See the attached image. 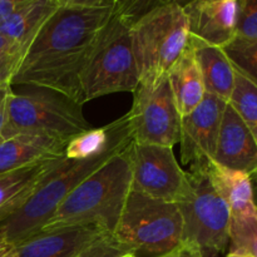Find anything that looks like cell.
<instances>
[{"mask_svg": "<svg viewBox=\"0 0 257 257\" xmlns=\"http://www.w3.org/2000/svg\"><path fill=\"white\" fill-rule=\"evenodd\" d=\"M190 33L183 5L162 3L137 18L132 43L140 84L152 85L167 77L188 45Z\"/></svg>", "mask_w": 257, "mask_h": 257, "instance_id": "5", "label": "cell"}, {"mask_svg": "<svg viewBox=\"0 0 257 257\" xmlns=\"http://www.w3.org/2000/svg\"><path fill=\"white\" fill-rule=\"evenodd\" d=\"M182 233L183 220L177 203L131 191L112 235L133 255L157 257L180 246Z\"/></svg>", "mask_w": 257, "mask_h": 257, "instance_id": "7", "label": "cell"}, {"mask_svg": "<svg viewBox=\"0 0 257 257\" xmlns=\"http://www.w3.org/2000/svg\"><path fill=\"white\" fill-rule=\"evenodd\" d=\"M12 85L4 84L0 85V137L4 131L5 124L8 119V105H9V99L13 94Z\"/></svg>", "mask_w": 257, "mask_h": 257, "instance_id": "27", "label": "cell"}, {"mask_svg": "<svg viewBox=\"0 0 257 257\" xmlns=\"http://www.w3.org/2000/svg\"><path fill=\"white\" fill-rule=\"evenodd\" d=\"M97 225L40 230L18 243L19 257H74L95 240L107 235Z\"/></svg>", "mask_w": 257, "mask_h": 257, "instance_id": "14", "label": "cell"}, {"mask_svg": "<svg viewBox=\"0 0 257 257\" xmlns=\"http://www.w3.org/2000/svg\"><path fill=\"white\" fill-rule=\"evenodd\" d=\"M137 7L136 2L117 0L80 75L83 104L112 93H133L140 85L132 43L133 23L140 18Z\"/></svg>", "mask_w": 257, "mask_h": 257, "instance_id": "3", "label": "cell"}, {"mask_svg": "<svg viewBox=\"0 0 257 257\" xmlns=\"http://www.w3.org/2000/svg\"><path fill=\"white\" fill-rule=\"evenodd\" d=\"M181 117L192 112L206 94L201 70L190 44L167 74Z\"/></svg>", "mask_w": 257, "mask_h": 257, "instance_id": "18", "label": "cell"}, {"mask_svg": "<svg viewBox=\"0 0 257 257\" xmlns=\"http://www.w3.org/2000/svg\"><path fill=\"white\" fill-rule=\"evenodd\" d=\"M68 142L38 135H17L0 143V175L65 157Z\"/></svg>", "mask_w": 257, "mask_h": 257, "instance_id": "15", "label": "cell"}, {"mask_svg": "<svg viewBox=\"0 0 257 257\" xmlns=\"http://www.w3.org/2000/svg\"><path fill=\"white\" fill-rule=\"evenodd\" d=\"M62 160L44 161L28 167L2 173L0 175V220L17 210L39 185L40 181Z\"/></svg>", "mask_w": 257, "mask_h": 257, "instance_id": "20", "label": "cell"}, {"mask_svg": "<svg viewBox=\"0 0 257 257\" xmlns=\"http://www.w3.org/2000/svg\"><path fill=\"white\" fill-rule=\"evenodd\" d=\"M131 191L155 200L177 203L190 187L187 172L181 168L172 148L132 143Z\"/></svg>", "mask_w": 257, "mask_h": 257, "instance_id": "10", "label": "cell"}, {"mask_svg": "<svg viewBox=\"0 0 257 257\" xmlns=\"http://www.w3.org/2000/svg\"><path fill=\"white\" fill-rule=\"evenodd\" d=\"M123 257H137L136 255H133V253H127V255L125 256H123Z\"/></svg>", "mask_w": 257, "mask_h": 257, "instance_id": "32", "label": "cell"}, {"mask_svg": "<svg viewBox=\"0 0 257 257\" xmlns=\"http://www.w3.org/2000/svg\"><path fill=\"white\" fill-rule=\"evenodd\" d=\"M127 253H131L130 250L118 242L114 236L107 233L83 248L74 257H123Z\"/></svg>", "mask_w": 257, "mask_h": 257, "instance_id": "26", "label": "cell"}, {"mask_svg": "<svg viewBox=\"0 0 257 257\" xmlns=\"http://www.w3.org/2000/svg\"><path fill=\"white\" fill-rule=\"evenodd\" d=\"M24 0H0V23L13 14Z\"/></svg>", "mask_w": 257, "mask_h": 257, "instance_id": "29", "label": "cell"}, {"mask_svg": "<svg viewBox=\"0 0 257 257\" xmlns=\"http://www.w3.org/2000/svg\"><path fill=\"white\" fill-rule=\"evenodd\" d=\"M201 70L205 90L228 103L235 85V67L222 48L207 44L195 37L188 39Z\"/></svg>", "mask_w": 257, "mask_h": 257, "instance_id": "16", "label": "cell"}, {"mask_svg": "<svg viewBox=\"0 0 257 257\" xmlns=\"http://www.w3.org/2000/svg\"><path fill=\"white\" fill-rule=\"evenodd\" d=\"M228 104L236 110L257 142V84L235 68V85Z\"/></svg>", "mask_w": 257, "mask_h": 257, "instance_id": "21", "label": "cell"}, {"mask_svg": "<svg viewBox=\"0 0 257 257\" xmlns=\"http://www.w3.org/2000/svg\"><path fill=\"white\" fill-rule=\"evenodd\" d=\"M228 251L257 257V206L245 213L231 216Z\"/></svg>", "mask_w": 257, "mask_h": 257, "instance_id": "22", "label": "cell"}, {"mask_svg": "<svg viewBox=\"0 0 257 257\" xmlns=\"http://www.w3.org/2000/svg\"><path fill=\"white\" fill-rule=\"evenodd\" d=\"M132 143L85 177L40 230L97 225L112 235L132 186Z\"/></svg>", "mask_w": 257, "mask_h": 257, "instance_id": "2", "label": "cell"}, {"mask_svg": "<svg viewBox=\"0 0 257 257\" xmlns=\"http://www.w3.org/2000/svg\"><path fill=\"white\" fill-rule=\"evenodd\" d=\"M183 10L191 37L220 48L235 38L236 0H196L183 5Z\"/></svg>", "mask_w": 257, "mask_h": 257, "instance_id": "12", "label": "cell"}, {"mask_svg": "<svg viewBox=\"0 0 257 257\" xmlns=\"http://www.w3.org/2000/svg\"><path fill=\"white\" fill-rule=\"evenodd\" d=\"M32 88L10 97L3 140L17 135H38L69 142L75 136L92 130L80 103L55 90Z\"/></svg>", "mask_w": 257, "mask_h": 257, "instance_id": "6", "label": "cell"}, {"mask_svg": "<svg viewBox=\"0 0 257 257\" xmlns=\"http://www.w3.org/2000/svg\"><path fill=\"white\" fill-rule=\"evenodd\" d=\"M226 257H252L250 255H246V253H241V252H228Z\"/></svg>", "mask_w": 257, "mask_h": 257, "instance_id": "31", "label": "cell"}, {"mask_svg": "<svg viewBox=\"0 0 257 257\" xmlns=\"http://www.w3.org/2000/svg\"><path fill=\"white\" fill-rule=\"evenodd\" d=\"M190 187L177 202L183 220L182 242L203 257H218L230 243L231 211L217 195L201 166L188 168Z\"/></svg>", "mask_w": 257, "mask_h": 257, "instance_id": "8", "label": "cell"}, {"mask_svg": "<svg viewBox=\"0 0 257 257\" xmlns=\"http://www.w3.org/2000/svg\"><path fill=\"white\" fill-rule=\"evenodd\" d=\"M198 166L203 168L213 190L227 203L231 216L241 215L255 207L251 176L222 167L213 161H206Z\"/></svg>", "mask_w": 257, "mask_h": 257, "instance_id": "17", "label": "cell"}, {"mask_svg": "<svg viewBox=\"0 0 257 257\" xmlns=\"http://www.w3.org/2000/svg\"><path fill=\"white\" fill-rule=\"evenodd\" d=\"M213 162L230 170L257 176V142L240 115L226 104Z\"/></svg>", "mask_w": 257, "mask_h": 257, "instance_id": "13", "label": "cell"}, {"mask_svg": "<svg viewBox=\"0 0 257 257\" xmlns=\"http://www.w3.org/2000/svg\"><path fill=\"white\" fill-rule=\"evenodd\" d=\"M133 142L171 147L180 143L181 114L168 78L152 85L140 84L133 92L130 112Z\"/></svg>", "mask_w": 257, "mask_h": 257, "instance_id": "9", "label": "cell"}, {"mask_svg": "<svg viewBox=\"0 0 257 257\" xmlns=\"http://www.w3.org/2000/svg\"><path fill=\"white\" fill-rule=\"evenodd\" d=\"M0 257H19L15 246H0Z\"/></svg>", "mask_w": 257, "mask_h": 257, "instance_id": "30", "label": "cell"}, {"mask_svg": "<svg viewBox=\"0 0 257 257\" xmlns=\"http://www.w3.org/2000/svg\"><path fill=\"white\" fill-rule=\"evenodd\" d=\"M235 38L245 42H257V0L237 2Z\"/></svg>", "mask_w": 257, "mask_h": 257, "instance_id": "25", "label": "cell"}, {"mask_svg": "<svg viewBox=\"0 0 257 257\" xmlns=\"http://www.w3.org/2000/svg\"><path fill=\"white\" fill-rule=\"evenodd\" d=\"M226 104L206 93L202 102L181 118V161L188 168L213 161Z\"/></svg>", "mask_w": 257, "mask_h": 257, "instance_id": "11", "label": "cell"}, {"mask_svg": "<svg viewBox=\"0 0 257 257\" xmlns=\"http://www.w3.org/2000/svg\"><path fill=\"white\" fill-rule=\"evenodd\" d=\"M157 257H203L202 253L197 250L196 247H193L192 245H188V243L182 242L180 246H177L176 248L171 250L170 252H166L163 255L157 256Z\"/></svg>", "mask_w": 257, "mask_h": 257, "instance_id": "28", "label": "cell"}, {"mask_svg": "<svg viewBox=\"0 0 257 257\" xmlns=\"http://www.w3.org/2000/svg\"><path fill=\"white\" fill-rule=\"evenodd\" d=\"M117 0H60L25 52L12 85L47 88L82 102L80 75Z\"/></svg>", "mask_w": 257, "mask_h": 257, "instance_id": "1", "label": "cell"}, {"mask_svg": "<svg viewBox=\"0 0 257 257\" xmlns=\"http://www.w3.org/2000/svg\"><path fill=\"white\" fill-rule=\"evenodd\" d=\"M59 3L60 0H24L10 17L0 23V34L9 38L27 52L35 35Z\"/></svg>", "mask_w": 257, "mask_h": 257, "instance_id": "19", "label": "cell"}, {"mask_svg": "<svg viewBox=\"0 0 257 257\" xmlns=\"http://www.w3.org/2000/svg\"><path fill=\"white\" fill-rule=\"evenodd\" d=\"M3 141H4V140H3V138H2V137H0V143H2V142H3Z\"/></svg>", "mask_w": 257, "mask_h": 257, "instance_id": "33", "label": "cell"}, {"mask_svg": "<svg viewBox=\"0 0 257 257\" xmlns=\"http://www.w3.org/2000/svg\"><path fill=\"white\" fill-rule=\"evenodd\" d=\"M24 55L25 52L17 43L0 34V85H12Z\"/></svg>", "mask_w": 257, "mask_h": 257, "instance_id": "24", "label": "cell"}, {"mask_svg": "<svg viewBox=\"0 0 257 257\" xmlns=\"http://www.w3.org/2000/svg\"><path fill=\"white\" fill-rule=\"evenodd\" d=\"M222 49L233 67L257 84V42L233 38Z\"/></svg>", "mask_w": 257, "mask_h": 257, "instance_id": "23", "label": "cell"}, {"mask_svg": "<svg viewBox=\"0 0 257 257\" xmlns=\"http://www.w3.org/2000/svg\"><path fill=\"white\" fill-rule=\"evenodd\" d=\"M132 142L133 138L120 141L104 152L84 160L63 158L17 210L0 220V246H17L38 232L85 177Z\"/></svg>", "mask_w": 257, "mask_h": 257, "instance_id": "4", "label": "cell"}]
</instances>
